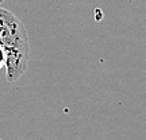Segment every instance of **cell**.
<instances>
[{"instance_id":"cell-1","label":"cell","mask_w":146,"mask_h":140,"mask_svg":"<svg viewBox=\"0 0 146 140\" xmlns=\"http://www.w3.org/2000/svg\"><path fill=\"white\" fill-rule=\"evenodd\" d=\"M0 47L5 54V78L15 82L29 66L30 41L21 19L3 7H0Z\"/></svg>"},{"instance_id":"cell-2","label":"cell","mask_w":146,"mask_h":140,"mask_svg":"<svg viewBox=\"0 0 146 140\" xmlns=\"http://www.w3.org/2000/svg\"><path fill=\"white\" fill-rule=\"evenodd\" d=\"M4 63H5V54L3 51V49L0 47V70L4 68Z\"/></svg>"},{"instance_id":"cell-3","label":"cell","mask_w":146,"mask_h":140,"mask_svg":"<svg viewBox=\"0 0 146 140\" xmlns=\"http://www.w3.org/2000/svg\"><path fill=\"white\" fill-rule=\"evenodd\" d=\"M3 1H4V0H0V4H1V3H3Z\"/></svg>"}]
</instances>
